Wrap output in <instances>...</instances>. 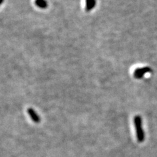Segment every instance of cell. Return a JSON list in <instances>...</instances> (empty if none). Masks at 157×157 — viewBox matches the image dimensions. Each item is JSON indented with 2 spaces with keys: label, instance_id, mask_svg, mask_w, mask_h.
I'll use <instances>...</instances> for the list:
<instances>
[{
  "label": "cell",
  "instance_id": "1",
  "mask_svg": "<svg viewBox=\"0 0 157 157\" xmlns=\"http://www.w3.org/2000/svg\"><path fill=\"white\" fill-rule=\"evenodd\" d=\"M134 124L136 129V137L139 143L145 140V133L142 126V119L139 115H136L134 118Z\"/></svg>",
  "mask_w": 157,
  "mask_h": 157
},
{
  "label": "cell",
  "instance_id": "2",
  "mask_svg": "<svg viewBox=\"0 0 157 157\" xmlns=\"http://www.w3.org/2000/svg\"><path fill=\"white\" fill-rule=\"evenodd\" d=\"M151 71V69L149 67H143V68H137L134 71V77L137 79H140L143 77L146 73Z\"/></svg>",
  "mask_w": 157,
  "mask_h": 157
},
{
  "label": "cell",
  "instance_id": "3",
  "mask_svg": "<svg viewBox=\"0 0 157 157\" xmlns=\"http://www.w3.org/2000/svg\"><path fill=\"white\" fill-rule=\"evenodd\" d=\"M27 112L28 113L29 116H30V118L32 119V121H33L35 123H39L40 121H41V119L39 116V115H37L36 112L35 111V110L33 109V108H28L27 109Z\"/></svg>",
  "mask_w": 157,
  "mask_h": 157
},
{
  "label": "cell",
  "instance_id": "4",
  "mask_svg": "<svg viewBox=\"0 0 157 157\" xmlns=\"http://www.w3.org/2000/svg\"><path fill=\"white\" fill-rule=\"evenodd\" d=\"M85 10L86 12H90L95 7L96 5V0H85Z\"/></svg>",
  "mask_w": 157,
  "mask_h": 157
},
{
  "label": "cell",
  "instance_id": "5",
  "mask_svg": "<svg viewBox=\"0 0 157 157\" xmlns=\"http://www.w3.org/2000/svg\"><path fill=\"white\" fill-rule=\"evenodd\" d=\"M34 3L35 5L40 9H47L48 7V3L46 0H35Z\"/></svg>",
  "mask_w": 157,
  "mask_h": 157
},
{
  "label": "cell",
  "instance_id": "6",
  "mask_svg": "<svg viewBox=\"0 0 157 157\" xmlns=\"http://www.w3.org/2000/svg\"><path fill=\"white\" fill-rule=\"evenodd\" d=\"M3 2V0H1V3H0V4H2Z\"/></svg>",
  "mask_w": 157,
  "mask_h": 157
}]
</instances>
